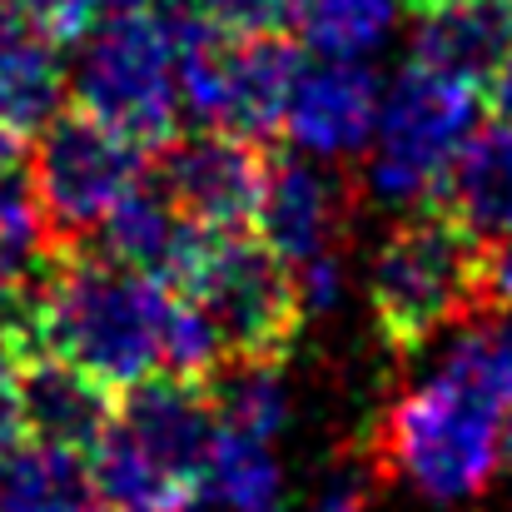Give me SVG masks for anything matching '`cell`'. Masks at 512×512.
Returning a JSON list of instances; mask_svg holds the SVG:
<instances>
[{
    "label": "cell",
    "mask_w": 512,
    "mask_h": 512,
    "mask_svg": "<svg viewBox=\"0 0 512 512\" xmlns=\"http://www.w3.org/2000/svg\"><path fill=\"white\" fill-rule=\"evenodd\" d=\"M10 5H15V15L25 25H35L55 45L85 40L105 20V10H110V0H10Z\"/></svg>",
    "instance_id": "2e32d148"
},
{
    "label": "cell",
    "mask_w": 512,
    "mask_h": 512,
    "mask_svg": "<svg viewBox=\"0 0 512 512\" xmlns=\"http://www.w3.org/2000/svg\"><path fill=\"white\" fill-rule=\"evenodd\" d=\"M25 30H30V25L15 15V5H10V0H0V55H5V50H10Z\"/></svg>",
    "instance_id": "ffe728a7"
},
{
    "label": "cell",
    "mask_w": 512,
    "mask_h": 512,
    "mask_svg": "<svg viewBox=\"0 0 512 512\" xmlns=\"http://www.w3.org/2000/svg\"><path fill=\"white\" fill-rule=\"evenodd\" d=\"M274 174V145L229 135V130H179L165 140L145 179L165 194L174 214L204 234H249L259 229V209Z\"/></svg>",
    "instance_id": "9c48e42d"
},
{
    "label": "cell",
    "mask_w": 512,
    "mask_h": 512,
    "mask_svg": "<svg viewBox=\"0 0 512 512\" xmlns=\"http://www.w3.org/2000/svg\"><path fill=\"white\" fill-rule=\"evenodd\" d=\"M503 398L483 383L463 348L413 393H403L378 433L373 463L383 478H403L433 503H458L488 488L503 463Z\"/></svg>",
    "instance_id": "7a4b0ae2"
},
{
    "label": "cell",
    "mask_w": 512,
    "mask_h": 512,
    "mask_svg": "<svg viewBox=\"0 0 512 512\" xmlns=\"http://www.w3.org/2000/svg\"><path fill=\"white\" fill-rule=\"evenodd\" d=\"M170 294L204 314L219 368H284L309 314L294 264L259 229L209 234Z\"/></svg>",
    "instance_id": "3957f363"
},
{
    "label": "cell",
    "mask_w": 512,
    "mask_h": 512,
    "mask_svg": "<svg viewBox=\"0 0 512 512\" xmlns=\"http://www.w3.org/2000/svg\"><path fill=\"white\" fill-rule=\"evenodd\" d=\"M503 463L512 468V403H508V418H503Z\"/></svg>",
    "instance_id": "603a6c76"
},
{
    "label": "cell",
    "mask_w": 512,
    "mask_h": 512,
    "mask_svg": "<svg viewBox=\"0 0 512 512\" xmlns=\"http://www.w3.org/2000/svg\"><path fill=\"white\" fill-rule=\"evenodd\" d=\"M145 165L150 155L135 140L115 135L85 110H60L25 155L50 259L85 249L110 209L145 179Z\"/></svg>",
    "instance_id": "8992f818"
},
{
    "label": "cell",
    "mask_w": 512,
    "mask_h": 512,
    "mask_svg": "<svg viewBox=\"0 0 512 512\" xmlns=\"http://www.w3.org/2000/svg\"><path fill=\"white\" fill-rule=\"evenodd\" d=\"M90 512H140V508H115V503H100V508H90Z\"/></svg>",
    "instance_id": "cb8c5ba5"
},
{
    "label": "cell",
    "mask_w": 512,
    "mask_h": 512,
    "mask_svg": "<svg viewBox=\"0 0 512 512\" xmlns=\"http://www.w3.org/2000/svg\"><path fill=\"white\" fill-rule=\"evenodd\" d=\"M25 438V413H20V353L0 334V448Z\"/></svg>",
    "instance_id": "e0dca14e"
},
{
    "label": "cell",
    "mask_w": 512,
    "mask_h": 512,
    "mask_svg": "<svg viewBox=\"0 0 512 512\" xmlns=\"http://www.w3.org/2000/svg\"><path fill=\"white\" fill-rule=\"evenodd\" d=\"M378 110H383V90H378V75L368 65L324 60V65L304 70L294 105H289V120H284V135H294L319 160L358 165V155L373 145Z\"/></svg>",
    "instance_id": "30bf717a"
},
{
    "label": "cell",
    "mask_w": 512,
    "mask_h": 512,
    "mask_svg": "<svg viewBox=\"0 0 512 512\" xmlns=\"http://www.w3.org/2000/svg\"><path fill=\"white\" fill-rule=\"evenodd\" d=\"M358 170L363 165H343V160L319 165V160H294L274 150L259 234L279 249V259L294 264L309 309H324L339 294V259L348 244L353 209L363 199Z\"/></svg>",
    "instance_id": "ba28073f"
},
{
    "label": "cell",
    "mask_w": 512,
    "mask_h": 512,
    "mask_svg": "<svg viewBox=\"0 0 512 512\" xmlns=\"http://www.w3.org/2000/svg\"><path fill=\"white\" fill-rule=\"evenodd\" d=\"M423 5H438V0H408V10H423Z\"/></svg>",
    "instance_id": "d4e9b609"
},
{
    "label": "cell",
    "mask_w": 512,
    "mask_h": 512,
    "mask_svg": "<svg viewBox=\"0 0 512 512\" xmlns=\"http://www.w3.org/2000/svg\"><path fill=\"white\" fill-rule=\"evenodd\" d=\"M25 155H30V150H25V135H15L10 125H0V174L20 170V165H25Z\"/></svg>",
    "instance_id": "d6986e66"
},
{
    "label": "cell",
    "mask_w": 512,
    "mask_h": 512,
    "mask_svg": "<svg viewBox=\"0 0 512 512\" xmlns=\"http://www.w3.org/2000/svg\"><path fill=\"white\" fill-rule=\"evenodd\" d=\"M393 10L398 0H304L299 40L324 60H358L388 35Z\"/></svg>",
    "instance_id": "9a60e30c"
},
{
    "label": "cell",
    "mask_w": 512,
    "mask_h": 512,
    "mask_svg": "<svg viewBox=\"0 0 512 512\" xmlns=\"http://www.w3.org/2000/svg\"><path fill=\"white\" fill-rule=\"evenodd\" d=\"M473 110H478L473 85L408 60L383 95L378 130L363 165L368 179L393 199H428L443 184L448 165L458 160L463 140L473 135L468 130Z\"/></svg>",
    "instance_id": "52a82bcc"
},
{
    "label": "cell",
    "mask_w": 512,
    "mask_h": 512,
    "mask_svg": "<svg viewBox=\"0 0 512 512\" xmlns=\"http://www.w3.org/2000/svg\"><path fill=\"white\" fill-rule=\"evenodd\" d=\"M314 512H363V498H358V493H348V488H339V493H329Z\"/></svg>",
    "instance_id": "7402d4cb"
},
{
    "label": "cell",
    "mask_w": 512,
    "mask_h": 512,
    "mask_svg": "<svg viewBox=\"0 0 512 512\" xmlns=\"http://www.w3.org/2000/svg\"><path fill=\"white\" fill-rule=\"evenodd\" d=\"M20 413L25 438L90 458V448L110 433L120 413V393H110L100 378L65 363L60 353H20Z\"/></svg>",
    "instance_id": "8fae6325"
},
{
    "label": "cell",
    "mask_w": 512,
    "mask_h": 512,
    "mask_svg": "<svg viewBox=\"0 0 512 512\" xmlns=\"http://www.w3.org/2000/svg\"><path fill=\"white\" fill-rule=\"evenodd\" d=\"M478 105L488 110V120H508L512 125V55L498 65V75L478 90Z\"/></svg>",
    "instance_id": "ac0fdd59"
},
{
    "label": "cell",
    "mask_w": 512,
    "mask_h": 512,
    "mask_svg": "<svg viewBox=\"0 0 512 512\" xmlns=\"http://www.w3.org/2000/svg\"><path fill=\"white\" fill-rule=\"evenodd\" d=\"M174 40L179 100L199 130H229L269 145L274 135H284L294 90L309 70V45L294 30L234 35L209 25H179Z\"/></svg>",
    "instance_id": "5b68a950"
},
{
    "label": "cell",
    "mask_w": 512,
    "mask_h": 512,
    "mask_svg": "<svg viewBox=\"0 0 512 512\" xmlns=\"http://www.w3.org/2000/svg\"><path fill=\"white\" fill-rule=\"evenodd\" d=\"M90 463L70 448L20 438L0 448V512H90Z\"/></svg>",
    "instance_id": "5bb4252c"
},
{
    "label": "cell",
    "mask_w": 512,
    "mask_h": 512,
    "mask_svg": "<svg viewBox=\"0 0 512 512\" xmlns=\"http://www.w3.org/2000/svg\"><path fill=\"white\" fill-rule=\"evenodd\" d=\"M70 110L155 155L179 135V40L160 10H105L70 60Z\"/></svg>",
    "instance_id": "277c9868"
},
{
    "label": "cell",
    "mask_w": 512,
    "mask_h": 512,
    "mask_svg": "<svg viewBox=\"0 0 512 512\" xmlns=\"http://www.w3.org/2000/svg\"><path fill=\"white\" fill-rule=\"evenodd\" d=\"M368 304L388 353L408 358L418 348L503 314L498 249H488L443 199H413L378 239L368 269Z\"/></svg>",
    "instance_id": "6da1fadb"
},
{
    "label": "cell",
    "mask_w": 512,
    "mask_h": 512,
    "mask_svg": "<svg viewBox=\"0 0 512 512\" xmlns=\"http://www.w3.org/2000/svg\"><path fill=\"white\" fill-rule=\"evenodd\" d=\"M512 55V0H438L413 10V60L483 90Z\"/></svg>",
    "instance_id": "7c38bea8"
},
{
    "label": "cell",
    "mask_w": 512,
    "mask_h": 512,
    "mask_svg": "<svg viewBox=\"0 0 512 512\" xmlns=\"http://www.w3.org/2000/svg\"><path fill=\"white\" fill-rule=\"evenodd\" d=\"M488 249H503L512 239V125L488 120L473 130L448 165L443 184L433 189Z\"/></svg>",
    "instance_id": "4fadbf2b"
},
{
    "label": "cell",
    "mask_w": 512,
    "mask_h": 512,
    "mask_svg": "<svg viewBox=\"0 0 512 512\" xmlns=\"http://www.w3.org/2000/svg\"><path fill=\"white\" fill-rule=\"evenodd\" d=\"M498 294H503V304L512 309V239L498 249Z\"/></svg>",
    "instance_id": "44dd1931"
}]
</instances>
